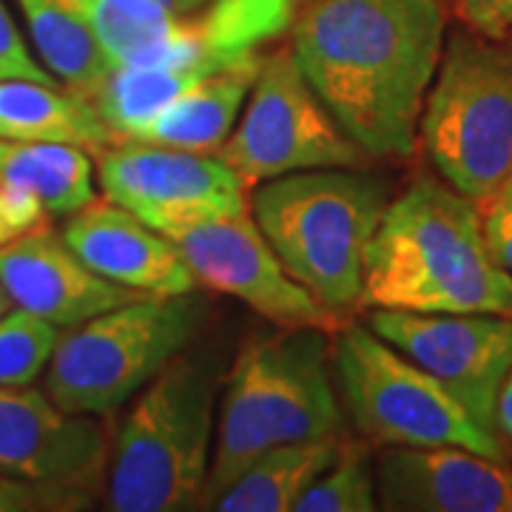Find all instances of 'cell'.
<instances>
[{"instance_id": "f1b7e54d", "label": "cell", "mask_w": 512, "mask_h": 512, "mask_svg": "<svg viewBox=\"0 0 512 512\" xmlns=\"http://www.w3.org/2000/svg\"><path fill=\"white\" fill-rule=\"evenodd\" d=\"M456 18L484 37H512V0H441Z\"/></svg>"}, {"instance_id": "6da1fadb", "label": "cell", "mask_w": 512, "mask_h": 512, "mask_svg": "<svg viewBox=\"0 0 512 512\" xmlns=\"http://www.w3.org/2000/svg\"><path fill=\"white\" fill-rule=\"evenodd\" d=\"M447 40L441 0H305L291 52L367 157H410Z\"/></svg>"}, {"instance_id": "44dd1931", "label": "cell", "mask_w": 512, "mask_h": 512, "mask_svg": "<svg viewBox=\"0 0 512 512\" xmlns=\"http://www.w3.org/2000/svg\"><path fill=\"white\" fill-rule=\"evenodd\" d=\"M26 32L32 37L37 60L66 89L92 97V92L114 72L92 29L80 20L69 0H15Z\"/></svg>"}, {"instance_id": "3957f363", "label": "cell", "mask_w": 512, "mask_h": 512, "mask_svg": "<svg viewBox=\"0 0 512 512\" xmlns=\"http://www.w3.org/2000/svg\"><path fill=\"white\" fill-rule=\"evenodd\" d=\"M222 362L180 353L131 399L106 467L111 512L200 510L222 390Z\"/></svg>"}, {"instance_id": "d4e9b609", "label": "cell", "mask_w": 512, "mask_h": 512, "mask_svg": "<svg viewBox=\"0 0 512 512\" xmlns=\"http://www.w3.org/2000/svg\"><path fill=\"white\" fill-rule=\"evenodd\" d=\"M92 495L46 487L23 478L0 476V512H32V510H89Z\"/></svg>"}, {"instance_id": "83f0119b", "label": "cell", "mask_w": 512, "mask_h": 512, "mask_svg": "<svg viewBox=\"0 0 512 512\" xmlns=\"http://www.w3.org/2000/svg\"><path fill=\"white\" fill-rule=\"evenodd\" d=\"M46 217H49L46 208L26 185L0 177V220L9 231V239L35 231L46 222Z\"/></svg>"}, {"instance_id": "836d02e7", "label": "cell", "mask_w": 512, "mask_h": 512, "mask_svg": "<svg viewBox=\"0 0 512 512\" xmlns=\"http://www.w3.org/2000/svg\"><path fill=\"white\" fill-rule=\"evenodd\" d=\"M0 77H6V74H3V69H0Z\"/></svg>"}, {"instance_id": "5bb4252c", "label": "cell", "mask_w": 512, "mask_h": 512, "mask_svg": "<svg viewBox=\"0 0 512 512\" xmlns=\"http://www.w3.org/2000/svg\"><path fill=\"white\" fill-rule=\"evenodd\" d=\"M387 512H512V470L456 444H387L373 456Z\"/></svg>"}, {"instance_id": "4316f807", "label": "cell", "mask_w": 512, "mask_h": 512, "mask_svg": "<svg viewBox=\"0 0 512 512\" xmlns=\"http://www.w3.org/2000/svg\"><path fill=\"white\" fill-rule=\"evenodd\" d=\"M0 69L6 77H29V80H43V83H57L55 77L43 69V63L32 55L26 37L3 0H0Z\"/></svg>"}, {"instance_id": "d6986e66", "label": "cell", "mask_w": 512, "mask_h": 512, "mask_svg": "<svg viewBox=\"0 0 512 512\" xmlns=\"http://www.w3.org/2000/svg\"><path fill=\"white\" fill-rule=\"evenodd\" d=\"M259 57L197 83L194 89L171 100L154 117H148L143 126L134 128L126 140L217 154V148L228 140V134L237 126L242 106L254 86Z\"/></svg>"}, {"instance_id": "277c9868", "label": "cell", "mask_w": 512, "mask_h": 512, "mask_svg": "<svg viewBox=\"0 0 512 512\" xmlns=\"http://www.w3.org/2000/svg\"><path fill=\"white\" fill-rule=\"evenodd\" d=\"M390 188L365 168H311L254 185L251 217L288 274L333 316L362 302L365 254Z\"/></svg>"}, {"instance_id": "7a4b0ae2", "label": "cell", "mask_w": 512, "mask_h": 512, "mask_svg": "<svg viewBox=\"0 0 512 512\" xmlns=\"http://www.w3.org/2000/svg\"><path fill=\"white\" fill-rule=\"evenodd\" d=\"M359 305L512 316V276L487 248L481 205L427 177L390 200L367 245Z\"/></svg>"}, {"instance_id": "8992f818", "label": "cell", "mask_w": 512, "mask_h": 512, "mask_svg": "<svg viewBox=\"0 0 512 512\" xmlns=\"http://www.w3.org/2000/svg\"><path fill=\"white\" fill-rule=\"evenodd\" d=\"M419 137L450 188L478 205L493 197L512 174V37L444 40Z\"/></svg>"}, {"instance_id": "f546056e", "label": "cell", "mask_w": 512, "mask_h": 512, "mask_svg": "<svg viewBox=\"0 0 512 512\" xmlns=\"http://www.w3.org/2000/svg\"><path fill=\"white\" fill-rule=\"evenodd\" d=\"M151 3L163 6L171 15L188 20V23H194V26H197L202 15L214 6V0H151Z\"/></svg>"}, {"instance_id": "e0dca14e", "label": "cell", "mask_w": 512, "mask_h": 512, "mask_svg": "<svg viewBox=\"0 0 512 512\" xmlns=\"http://www.w3.org/2000/svg\"><path fill=\"white\" fill-rule=\"evenodd\" d=\"M282 393V336H268L242 350L225 373L217 407V439L200 510L231 487L245 467L276 444Z\"/></svg>"}, {"instance_id": "d6a6232c", "label": "cell", "mask_w": 512, "mask_h": 512, "mask_svg": "<svg viewBox=\"0 0 512 512\" xmlns=\"http://www.w3.org/2000/svg\"><path fill=\"white\" fill-rule=\"evenodd\" d=\"M6 239H9V231H6V225H3V220H0V245H3Z\"/></svg>"}, {"instance_id": "7402d4cb", "label": "cell", "mask_w": 512, "mask_h": 512, "mask_svg": "<svg viewBox=\"0 0 512 512\" xmlns=\"http://www.w3.org/2000/svg\"><path fill=\"white\" fill-rule=\"evenodd\" d=\"M0 177L26 185L49 217H72L97 200L94 154L69 143L0 140Z\"/></svg>"}, {"instance_id": "484cf974", "label": "cell", "mask_w": 512, "mask_h": 512, "mask_svg": "<svg viewBox=\"0 0 512 512\" xmlns=\"http://www.w3.org/2000/svg\"><path fill=\"white\" fill-rule=\"evenodd\" d=\"M484 237L493 259L512 276V174L487 202H481Z\"/></svg>"}, {"instance_id": "30bf717a", "label": "cell", "mask_w": 512, "mask_h": 512, "mask_svg": "<svg viewBox=\"0 0 512 512\" xmlns=\"http://www.w3.org/2000/svg\"><path fill=\"white\" fill-rule=\"evenodd\" d=\"M106 200L168 234L185 225L248 214V185L217 154L165 148L143 140L111 143L97 154Z\"/></svg>"}, {"instance_id": "1f68e13d", "label": "cell", "mask_w": 512, "mask_h": 512, "mask_svg": "<svg viewBox=\"0 0 512 512\" xmlns=\"http://www.w3.org/2000/svg\"><path fill=\"white\" fill-rule=\"evenodd\" d=\"M15 305H12V299H9V293L3 291V285H0V316L6 311H12Z\"/></svg>"}, {"instance_id": "9a60e30c", "label": "cell", "mask_w": 512, "mask_h": 512, "mask_svg": "<svg viewBox=\"0 0 512 512\" xmlns=\"http://www.w3.org/2000/svg\"><path fill=\"white\" fill-rule=\"evenodd\" d=\"M0 285L15 308L57 330H72L97 313L143 296L94 274L63 234L43 225L0 245Z\"/></svg>"}, {"instance_id": "52a82bcc", "label": "cell", "mask_w": 512, "mask_h": 512, "mask_svg": "<svg viewBox=\"0 0 512 512\" xmlns=\"http://www.w3.org/2000/svg\"><path fill=\"white\" fill-rule=\"evenodd\" d=\"M333 379L345 416L370 444H456L504 461L498 433L484 430L427 370L367 325L336 336Z\"/></svg>"}, {"instance_id": "cb8c5ba5", "label": "cell", "mask_w": 512, "mask_h": 512, "mask_svg": "<svg viewBox=\"0 0 512 512\" xmlns=\"http://www.w3.org/2000/svg\"><path fill=\"white\" fill-rule=\"evenodd\" d=\"M60 330L12 308L0 316V387L32 384L46 370Z\"/></svg>"}, {"instance_id": "2e32d148", "label": "cell", "mask_w": 512, "mask_h": 512, "mask_svg": "<svg viewBox=\"0 0 512 512\" xmlns=\"http://www.w3.org/2000/svg\"><path fill=\"white\" fill-rule=\"evenodd\" d=\"M63 239L94 274L128 291L174 296L200 288L177 245L117 202L94 200L80 208Z\"/></svg>"}, {"instance_id": "8fae6325", "label": "cell", "mask_w": 512, "mask_h": 512, "mask_svg": "<svg viewBox=\"0 0 512 512\" xmlns=\"http://www.w3.org/2000/svg\"><path fill=\"white\" fill-rule=\"evenodd\" d=\"M367 328L427 370L484 430L498 433L495 407L512 370V316L373 308Z\"/></svg>"}, {"instance_id": "9c48e42d", "label": "cell", "mask_w": 512, "mask_h": 512, "mask_svg": "<svg viewBox=\"0 0 512 512\" xmlns=\"http://www.w3.org/2000/svg\"><path fill=\"white\" fill-rule=\"evenodd\" d=\"M296 12L299 0H214L194 26L183 66H117L89 100L111 134L126 140L197 83L256 60L262 46L291 29Z\"/></svg>"}, {"instance_id": "ba28073f", "label": "cell", "mask_w": 512, "mask_h": 512, "mask_svg": "<svg viewBox=\"0 0 512 512\" xmlns=\"http://www.w3.org/2000/svg\"><path fill=\"white\" fill-rule=\"evenodd\" d=\"M217 157L248 188L311 168H362L367 160L313 92L291 46L262 52L237 126Z\"/></svg>"}, {"instance_id": "4dcf8cb0", "label": "cell", "mask_w": 512, "mask_h": 512, "mask_svg": "<svg viewBox=\"0 0 512 512\" xmlns=\"http://www.w3.org/2000/svg\"><path fill=\"white\" fill-rule=\"evenodd\" d=\"M495 419H498V430L512 439V370L510 376H507V382H504V387H501L498 407H495Z\"/></svg>"}, {"instance_id": "7c38bea8", "label": "cell", "mask_w": 512, "mask_h": 512, "mask_svg": "<svg viewBox=\"0 0 512 512\" xmlns=\"http://www.w3.org/2000/svg\"><path fill=\"white\" fill-rule=\"evenodd\" d=\"M165 237L205 288L234 296L279 328H328L330 313L288 274L251 211L185 225Z\"/></svg>"}, {"instance_id": "ffe728a7", "label": "cell", "mask_w": 512, "mask_h": 512, "mask_svg": "<svg viewBox=\"0 0 512 512\" xmlns=\"http://www.w3.org/2000/svg\"><path fill=\"white\" fill-rule=\"evenodd\" d=\"M348 441L345 433H339L276 444L254 458L245 473L214 498L208 510L293 512L302 493L345 453Z\"/></svg>"}, {"instance_id": "4fadbf2b", "label": "cell", "mask_w": 512, "mask_h": 512, "mask_svg": "<svg viewBox=\"0 0 512 512\" xmlns=\"http://www.w3.org/2000/svg\"><path fill=\"white\" fill-rule=\"evenodd\" d=\"M109 453L97 416L69 413L29 384L0 387V476L94 498Z\"/></svg>"}, {"instance_id": "ac0fdd59", "label": "cell", "mask_w": 512, "mask_h": 512, "mask_svg": "<svg viewBox=\"0 0 512 512\" xmlns=\"http://www.w3.org/2000/svg\"><path fill=\"white\" fill-rule=\"evenodd\" d=\"M0 140L69 143L94 157L114 143L89 97L29 77H0Z\"/></svg>"}, {"instance_id": "603a6c76", "label": "cell", "mask_w": 512, "mask_h": 512, "mask_svg": "<svg viewBox=\"0 0 512 512\" xmlns=\"http://www.w3.org/2000/svg\"><path fill=\"white\" fill-rule=\"evenodd\" d=\"M376 501V470L370 441H348L345 453L296 501L293 512H373Z\"/></svg>"}, {"instance_id": "5b68a950", "label": "cell", "mask_w": 512, "mask_h": 512, "mask_svg": "<svg viewBox=\"0 0 512 512\" xmlns=\"http://www.w3.org/2000/svg\"><path fill=\"white\" fill-rule=\"evenodd\" d=\"M205 322L208 302L197 291L137 296L60 336L43 387L69 413L106 416L191 348Z\"/></svg>"}]
</instances>
